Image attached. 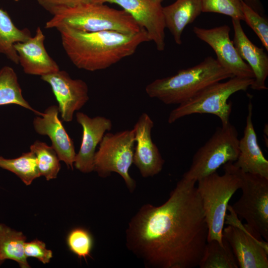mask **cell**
<instances>
[{
	"label": "cell",
	"instance_id": "obj_1",
	"mask_svg": "<svg viewBox=\"0 0 268 268\" xmlns=\"http://www.w3.org/2000/svg\"><path fill=\"white\" fill-rule=\"evenodd\" d=\"M196 182L182 177L163 204H145L131 219L126 246L146 268L199 266L208 227Z\"/></svg>",
	"mask_w": 268,
	"mask_h": 268
},
{
	"label": "cell",
	"instance_id": "obj_2",
	"mask_svg": "<svg viewBox=\"0 0 268 268\" xmlns=\"http://www.w3.org/2000/svg\"><path fill=\"white\" fill-rule=\"evenodd\" d=\"M56 29L72 63L79 69L91 71L111 67L134 54L141 44L150 41L144 28L133 34L114 31L87 32L67 26Z\"/></svg>",
	"mask_w": 268,
	"mask_h": 268
},
{
	"label": "cell",
	"instance_id": "obj_3",
	"mask_svg": "<svg viewBox=\"0 0 268 268\" xmlns=\"http://www.w3.org/2000/svg\"><path fill=\"white\" fill-rule=\"evenodd\" d=\"M234 77L212 57L200 64L179 70L175 74L155 79L145 87L148 96L167 105L181 104L209 85Z\"/></svg>",
	"mask_w": 268,
	"mask_h": 268
},
{
	"label": "cell",
	"instance_id": "obj_4",
	"mask_svg": "<svg viewBox=\"0 0 268 268\" xmlns=\"http://www.w3.org/2000/svg\"><path fill=\"white\" fill-rule=\"evenodd\" d=\"M48 21L45 28L67 26L83 32L114 31L123 33L138 32L141 27L127 11L105 3H89L62 9Z\"/></svg>",
	"mask_w": 268,
	"mask_h": 268
},
{
	"label": "cell",
	"instance_id": "obj_5",
	"mask_svg": "<svg viewBox=\"0 0 268 268\" xmlns=\"http://www.w3.org/2000/svg\"><path fill=\"white\" fill-rule=\"evenodd\" d=\"M224 174L216 172L199 180L200 196L208 227L207 242L216 240L222 243V232L228 202L242 185L241 171L233 162L223 165Z\"/></svg>",
	"mask_w": 268,
	"mask_h": 268
},
{
	"label": "cell",
	"instance_id": "obj_6",
	"mask_svg": "<svg viewBox=\"0 0 268 268\" xmlns=\"http://www.w3.org/2000/svg\"><path fill=\"white\" fill-rule=\"evenodd\" d=\"M254 78L234 76L225 82L214 83L188 101L179 104L170 112L168 122L172 124L185 116L195 114H209L218 117L225 125L230 122L232 103L228 99L234 93L246 91Z\"/></svg>",
	"mask_w": 268,
	"mask_h": 268
},
{
	"label": "cell",
	"instance_id": "obj_7",
	"mask_svg": "<svg viewBox=\"0 0 268 268\" xmlns=\"http://www.w3.org/2000/svg\"><path fill=\"white\" fill-rule=\"evenodd\" d=\"M238 134L230 122L217 127L209 139L194 154L190 168L182 177L197 182L229 162H235L239 154Z\"/></svg>",
	"mask_w": 268,
	"mask_h": 268
},
{
	"label": "cell",
	"instance_id": "obj_8",
	"mask_svg": "<svg viewBox=\"0 0 268 268\" xmlns=\"http://www.w3.org/2000/svg\"><path fill=\"white\" fill-rule=\"evenodd\" d=\"M134 144L133 129L115 134L105 133L95 153L94 171L102 178L109 176L112 172L119 174L130 192H133L136 182L131 177L129 171L133 163Z\"/></svg>",
	"mask_w": 268,
	"mask_h": 268
},
{
	"label": "cell",
	"instance_id": "obj_9",
	"mask_svg": "<svg viewBox=\"0 0 268 268\" xmlns=\"http://www.w3.org/2000/svg\"><path fill=\"white\" fill-rule=\"evenodd\" d=\"M241 174L242 194L231 208L256 236L268 242V179L241 171Z\"/></svg>",
	"mask_w": 268,
	"mask_h": 268
},
{
	"label": "cell",
	"instance_id": "obj_10",
	"mask_svg": "<svg viewBox=\"0 0 268 268\" xmlns=\"http://www.w3.org/2000/svg\"><path fill=\"white\" fill-rule=\"evenodd\" d=\"M223 229V237L228 242L240 268H268V243L256 236L232 210L230 205Z\"/></svg>",
	"mask_w": 268,
	"mask_h": 268
},
{
	"label": "cell",
	"instance_id": "obj_11",
	"mask_svg": "<svg viewBox=\"0 0 268 268\" xmlns=\"http://www.w3.org/2000/svg\"><path fill=\"white\" fill-rule=\"evenodd\" d=\"M230 28L223 25L206 29L195 26L193 32L197 37L207 43L216 55V60L234 76L254 78L249 65L240 57L229 36Z\"/></svg>",
	"mask_w": 268,
	"mask_h": 268
},
{
	"label": "cell",
	"instance_id": "obj_12",
	"mask_svg": "<svg viewBox=\"0 0 268 268\" xmlns=\"http://www.w3.org/2000/svg\"><path fill=\"white\" fill-rule=\"evenodd\" d=\"M162 0H96L95 3H115L128 12L147 32L159 51L165 49V24Z\"/></svg>",
	"mask_w": 268,
	"mask_h": 268
},
{
	"label": "cell",
	"instance_id": "obj_13",
	"mask_svg": "<svg viewBox=\"0 0 268 268\" xmlns=\"http://www.w3.org/2000/svg\"><path fill=\"white\" fill-rule=\"evenodd\" d=\"M51 87L58 102L59 111L63 121H72L75 111L80 110L89 100L86 83L80 79H72L65 70L41 76Z\"/></svg>",
	"mask_w": 268,
	"mask_h": 268
},
{
	"label": "cell",
	"instance_id": "obj_14",
	"mask_svg": "<svg viewBox=\"0 0 268 268\" xmlns=\"http://www.w3.org/2000/svg\"><path fill=\"white\" fill-rule=\"evenodd\" d=\"M154 122L145 113H142L134 126L135 146L133 163L144 178L154 176L163 169L164 160L153 142L151 131Z\"/></svg>",
	"mask_w": 268,
	"mask_h": 268
},
{
	"label": "cell",
	"instance_id": "obj_15",
	"mask_svg": "<svg viewBox=\"0 0 268 268\" xmlns=\"http://www.w3.org/2000/svg\"><path fill=\"white\" fill-rule=\"evenodd\" d=\"M76 119L83 131L81 143L76 154L73 166L84 173L94 171V159L96 148L107 131L112 128L111 120L103 116L89 117L82 112L76 114Z\"/></svg>",
	"mask_w": 268,
	"mask_h": 268
},
{
	"label": "cell",
	"instance_id": "obj_16",
	"mask_svg": "<svg viewBox=\"0 0 268 268\" xmlns=\"http://www.w3.org/2000/svg\"><path fill=\"white\" fill-rule=\"evenodd\" d=\"M59 112L58 106L48 107L41 117L37 116L34 119L33 127L38 134L50 137L52 146L60 160L73 170L76 156L74 145L58 118Z\"/></svg>",
	"mask_w": 268,
	"mask_h": 268
},
{
	"label": "cell",
	"instance_id": "obj_17",
	"mask_svg": "<svg viewBox=\"0 0 268 268\" xmlns=\"http://www.w3.org/2000/svg\"><path fill=\"white\" fill-rule=\"evenodd\" d=\"M45 39L42 30L38 27L33 37L14 45L19 64L26 74L42 76L60 70L45 47Z\"/></svg>",
	"mask_w": 268,
	"mask_h": 268
},
{
	"label": "cell",
	"instance_id": "obj_18",
	"mask_svg": "<svg viewBox=\"0 0 268 268\" xmlns=\"http://www.w3.org/2000/svg\"><path fill=\"white\" fill-rule=\"evenodd\" d=\"M253 105L250 100L242 137L239 140V154L233 165L242 172L259 175L268 179V161L258 143L252 122Z\"/></svg>",
	"mask_w": 268,
	"mask_h": 268
},
{
	"label": "cell",
	"instance_id": "obj_19",
	"mask_svg": "<svg viewBox=\"0 0 268 268\" xmlns=\"http://www.w3.org/2000/svg\"><path fill=\"white\" fill-rule=\"evenodd\" d=\"M234 30L233 44L240 55L251 68L254 75L250 87L255 90L268 89L265 82L268 75V56L263 48L254 44L241 26V20L232 19Z\"/></svg>",
	"mask_w": 268,
	"mask_h": 268
},
{
	"label": "cell",
	"instance_id": "obj_20",
	"mask_svg": "<svg viewBox=\"0 0 268 268\" xmlns=\"http://www.w3.org/2000/svg\"><path fill=\"white\" fill-rule=\"evenodd\" d=\"M201 12V0H176L163 7L165 27L172 35L176 44H182V35L185 28L193 22Z\"/></svg>",
	"mask_w": 268,
	"mask_h": 268
},
{
	"label": "cell",
	"instance_id": "obj_21",
	"mask_svg": "<svg viewBox=\"0 0 268 268\" xmlns=\"http://www.w3.org/2000/svg\"><path fill=\"white\" fill-rule=\"evenodd\" d=\"M26 237L21 231L15 230L4 223H0V260L16 262L21 268H29L24 252Z\"/></svg>",
	"mask_w": 268,
	"mask_h": 268
},
{
	"label": "cell",
	"instance_id": "obj_22",
	"mask_svg": "<svg viewBox=\"0 0 268 268\" xmlns=\"http://www.w3.org/2000/svg\"><path fill=\"white\" fill-rule=\"evenodd\" d=\"M31 36L29 29L17 28L7 12L0 7V54L4 55L12 63L18 64V56L14 45L25 41Z\"/></svg>",
	"mask_w": 268,
	"mask_h": 268
},
{
	"label": "cell",
	"instance_id": "obj_23",
	"mask_svg": "<svg viewBox=\"0 0 268 268\" xmlns=\"http://www.w3.org/2000/svg\"><path fill=\"white\" fill-rule=\"evenodd\" d=\"M213 240L207 242L199 264L200 268H238V264L228 242Z\"/></svg>",
	"mask_w": 268,
	"mask_h": 268
},
{
	"label": "cell",
	"instance_id": "obj_24",
	"mask_svg": "<svg viewBox=\"0 0 268 268\" xmlns=\"http://www.w3.org/2000/svg\"><path fill=\"white\" fill-rule=\"evenodd\" d=\"M16 104L41 116L29 105L22 95L17 75L14 69L4 66L0 69V105Z\"/></svg>",
	"mask_w": 268,
	"mask_h": 268
},
{
	"label": "cell",
	"instance_id": "obj_25",
	"mask_svg": "<svg viewBox=\"0 0 268 268\" xmlns=\"http://www.w3.org/2000/svg\"><path fill=\"white\" fill-rule=\"evenodd\" d=\"M0 167L15 174L27 186L40 176L36 156L31 151L16 158L6 159L0 156Z\"/></svg>",
	"mask_w": 268,
	"mask_h": 268
},
{
	"label": "cell",
	"instance_id": "obj_26",
	"mask_svg": "<svg viewBox=\"0 0 268 268\" xmlns=\"http://www.w3.org/2000/svg\"><path fill=\"white\" fill-rule=\"evenodd\" d=\"M36 157L40 176L48 181L56 179L61 169L60 159L55 149L45 142L37 140L30 147Z\"/></svg>",
	"mask_w": 268,
	"mask_h": 268
},
{
	"label": "cell",
	"instance_id": "obj_27",
	"mask_svg": "<svg viewBox=\"0 0 268 268\" xmlns=\"http://www.w3.org/2000/svg\"><path fill=\"white\" fill-rule=\"evenodd\" d=\"M67 243L70 251L79 259L86 261L90 256L93 245V237L88 230L82 227H76L68 233Z\"/></svg>",
	"mask_w": 268,
	"mask_h": 268
},
{
	"label": "cell",
	"instance_id": "obj_28",
	"mask_svg": "<svg viewBox=\"0 0 268 268\" xmlns=\"http://www.w3.org/2000/svg\"><path fill=\"white\" fill-rule=\"evenodd\" d=\"M202 12H214L244 20L242 0H201Z\"/></svg>",
	"mask_w": 268,
	"mask_h": 268
},
{
	"label": "cell",
	"instance_id": "obj_29",
	"mask_svg": "<svg viewBox=\"0 0 268 268\" xmlns=\"http://www.w3.org/2000/svg\"><path fill=\"white\" fill-rule=\"evenodd\" d=\"M242 11L244 21L256 34L261 40L263 46L268 51V21L242 0Z\"/></svg>",
	"mask_w": 268,
	"mask_h": 268
},
{
	"label": "cell",
	"instance_id": "obj_30",
	"mask_svg": "<svg viewBox=\"0 0 268 268\" xmlns=\"http://www.w3.org/2000/svg\"><path fill=\"white\" fill-rule=\"evenodd\" d=\"M24 252L27 258H36L44 264L49 263L53 257L52 251L47 249L44 242L38 239L26 242L24 244Z\"/></svg>",
	"mask_w": 268,
	"mask_h": 268
},
{
	"label": "cell",
	"instance_id": "obj_31",
	"mask_svg": "<svg viewBox=\"0 0 268 268\" xmlns=\"http://www.w3.org/2000/svg\"><path fill=\"white\" fill-rule=\"evenodd\" d=\"M46 11L54 15L58 11L66 8L79 5L95 3L96 0H35Z\"/></svg>",
	"mask_w": 268,
	"mask_h": 268
},
{
	"label": "cell",
	"instance_id": "obj_32",
	"mask_svg": "<svg viewBox=\"0 0 268 268\" xmlns=\"http://www.w3.org/2000/svg\"><path fill=\"white\" fill-rule=\"evenodd\" d=\"M248 6L254 11L263 15L265 10L260 0H242Z\"/></svg>",
	"mask_w": 268,
	"mask_h": 268
},
{
	"label": "cell",
	"instance_id": "obj_33",
	"mask_svg": "<svg viewBox=\"0 0 268 268\" xmlns=\"http://www.w3.org/2000/svg\"><path fill=\"white\" fill-rule=\"evenodd\" d=\"M3 262H4L3 261H1V260H0V266L2 265V264Z\"/></svg>",
	"mask_w": 268,
	"mask_h": 268
}]
</instances>
